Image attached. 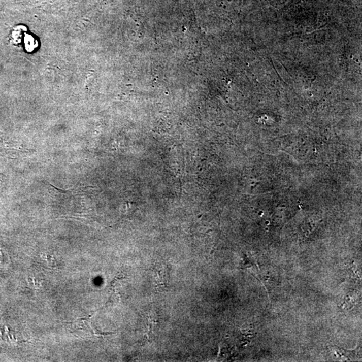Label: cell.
Returning <instances> with one entry per match:
<instances>
[{
	"instance_id": "1",
	"label": "cell",
	"mask_w": 362,
	"mask_h": 362,
	"mask_svg": "<svg viewBox=\"0 0 362 362\" xmlns=\"http://www.w3.org/2000/svg\"><path fill=\"white\" fill-rule=\"evenodd\" d=\"M168 287L169 282L167 269L165 268H162V269L157 270L156 291L162 292Z\"/></svg>"
},
{
	"instance_id": "2",
	"label": "cell",
	"mask_w": 362,
	"mask_h": 362,
	"mask_svg": "<svg viewBox=\"0 0 362 362\" xmlns=\"http://www.w3.org/2000/svg\"><path fill=\"white\" fill-rule=\"evenodd\" d=\"M93 330L94 334H95V336H97V337L106 336H108V335H111V334H114V333H112V332H100L99 330H97V328H96L95 327H93Z\"/></svg>"
}]
</instances>
